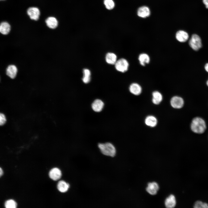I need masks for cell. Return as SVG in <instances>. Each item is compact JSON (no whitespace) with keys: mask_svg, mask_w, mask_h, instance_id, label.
<instances>
[{"mask_svg":"<svg viewBox=\"0 0 208 208\" xmlns=\"http://www.w3.org/2000/svg\"><path fill=\"white\" fill-rule=\"evenodd\" d=\"M57 188L60 192L64 193L67 191L70 187L69 184L64 181H60L58 183Z\"/></svg>","mask_w":208,"mask_h":208,"instance_id":"obj_16","label":"cell"},{"mask_svg":"<svg viewBox=\"0 0 208 208\" xmlns=\"http://www.w3.org/2000/svg\"><path fill=\"white\" fill-rule=\"evenodd\" d=\"M104 106V103L100 99L95 100L92 104V109L96 112H99L102 111Z\"/></svg>","mask_w":208,"mask_h":208,"instance_id":"obj_9","label":"cell"},{"mask_svg":"<svg viewBox=\"0 0 208 208\" xmlns=\"http://www.w3.org/2000/svg\"><path fill=\"white\" fill-rule=\"evenodd\" d=\"M83 76L82 78L83 81L85 83H88L90 80V71L88 69H84L83 70Z\"/></svg>","mask_w":208,"mask_h":208,"instance_id":"obj_22","label":"cell"},{"mask_svg":"<svg viewBox=\"0 0 208 208\" xmlns=\"http://www.w3.org/2000/svg\"><path fill=\"white\" fill-rule=\"evenodd\" d=\"M152 102L155 104H159L162 100L161 94L158 91H155L152 93Z\"/></svg>","mask_w":208,"mask_h":208,"instance_id":"obj_18","label":"cell"},{"mask_svg":"<svg viewBox=\"0 0 208 208\" xmlns=\"http://www.w3.org/2000/svg\"><path fill=\"white\" fill-rule=\"evenodd\" d=\"M150 14V11L148 7L143 6L140 7L138 10L137 14L141 18H145L149 16Z\"/></svg>","mask_w":208,"mask_h":208,"instance_id":"obj_13","label":"cell"},{"mask_svg":"<svg viewBox=\"0 0 208 208\" xmlns=\"http://www.w3.org/2000/svg\"><path fill=\"white\" fill-rule=\"evenodd\" d=\"M205 68L206 71L208 73V63L205 64Z\"/></svg>","mask_w":208,"mask_h":208,"instance_id":"obj_28","label":"cell"},{"mask_svg":"<svg viewBox=\"0 0 208 208\" xmlns=\"http://www.w3.org/2000/svg\"><path fill=\"white\" fill-rule=\"evenodd\" d=\"M104 3L106 8L108 10H112L114 7V3L112 0H104Z\"/></svg>","mask_w":208,"mask_h":208,"instance_id":"obj_25","label":"cell"},{"mask_svg":"<svg viewBox=\"0 0 208 208\" xmlns=\"http://www.w3.org/2000/svg\"><path fill=\"white\" fill-rule=\"evenodd\" d=\"M170 103L171 106L173 108L175 109H180L183 107L184 101L181 97L175 96L171 98Z\"/></svg>","mask_w":208,"mask_h":208,"instance_id":"obj_5","label":"cell"},{"mask_svg":"<svg viewBox=\"0 0 208 208\" xmlns=\"http://www.w3.org/2000/svg\"><path fill=\"white\" fill-rule=\"evenodd\" d=\"M203 2L205 5L206 8L208 9V0H203Z\"/></svg>","mask_w":208,"mask_h":208,"instance_id":"obj_27","label":"cell"},{"mask_svg":"<svg viewBox=\"0 0 208 208\" xmlns=\"http://www.w3.org/2000/svg\"><path fill=\"white\" fill-rule=\"evenodd\" d=\"M176 38L177 40L179 42H185L188 39L189 35L186 31L180 30L178 31L176 33Z\"/></svg>","mask_w":208,"mask_h":208,"instance_id":"obj_11","label":"cell"},{"mask_svg":"<svg viewBox=\"0 0 208 208\" xmlns=\"http://www.w3.org/2000/svg\"><path fill=\"white\" fill-rule=\"evenodd\" d=\"M176 200L175 196L171 194L166 198L165 201L166 207L168 208H172L175 207L176 205Z\"/></svg>","mask_w":208,"mask_h":208,"instance_id":"obj_12","label":"cell"},{"mask_svg":"<svg viewBox=\"0 0 208 208\" xmlns=\"http://www.w3.org/2000/svg\"><path fill=\"white\" fill-rule=\"evenodd\" d=\"M17 72V67L13 65L9 66L6 70L7 75L12 79H14L16 77Z\"/></svg>","mask_w":208,"mask_h":208,"instance_id":"obj_14","label":"cell"},{"mask_svg":"<svg viewBox=\"0 0 208 208\" xmlns=\"http://www.w3.org/2000/svg\"><path fill=\"white\" fill-rule=\"evenodd\" d=\"M206 83H207V85L208 86V80L207 81Z\"/></svg>","mask_w":208,"mask_h":208,"instance_id":"obj_30","label":"cell"},{"mask_svg":"<svg viewBox=\"0 0 208 208\" xmlns=\"http://www.w3.org/2000/svg\"><path fill=\"white\" fill-rule=\"evenodd\" d=\"M47 26L51 29L56 28L58 25V21L56 19L53 17H48L46 20Z\"/></svg>","mask_w":208,"mask_h":208,"instance_id":"obj_19","label":"cell"},{"mask_svg":"<svg viewBox=\"0 0 208 208\" xmlns=\"http://www.w3.org/2000/svg\"><path fill=\"white\" fill-rule=\"evenodd\" d=\"M190 127L193 132L198 134L203 133L206 128L205 121L199 117H196L193 119L191 123Z\"/></svg>","mask_w":208,"mask_h":208,"instance_id":"obj_1","label":"cell"},{"mask_svg":"<svg viewBox=\"0 0 208 208\" xmlns=\"http://www.w3.org/2000/svg\"><path fill=\"white\" fill-rule=\"evenodd\" d=\"M98 146L101 153L105 155L114 157L116 155V148L113 145L110 143H99Z\"/></svg>","mask_w":208,"mask_h":208,"instance_id":"obj_2","label":"cell"},{"mask_svg":"<svg viewBox=\"0 0 208 208\" xmlns=\"http://www.w3.org/2000/svg\"><path fill=\"white\" fill-rule=\"evenodd\" d=\"M117 56L113 53H108L106 54L105 60L106 62L111 64H114L117 61Z\"/></svg>","mask_w":208,"mask_h":208,"instance_id":"obj_20","label":"cell"},{"mask_svg":"<svg viewBox=\"0 0 208 208\" xmlns=\"http://www.w3.org/2000/svg\"><path fill=\"white\" fill-rule=\"evenodd\" d=\"M138 59L140 64L143 66L149 63L150 60V57L148 54L144 53L140 54Z\"/></svg>","mask_w":208,"mask_h":208,"instance_id":"obj_15","label":"cell"},{"mask_svg":"<svg viewBox=\"0 0 208 208\" xmlns=\"http://www.w3.org/2000/svg\"><path fill=\"white\" fill-rule=\"evenodd\" d=\"M16 206V203L12 199L7 200L5 203V206L6 208H15Z\"/></svg>","mask_w":208,"mask_h":208,"instance_id":"obj_23","label":"cell"},{"mask_svg":"<svg viewBox=\"0 0 208 208\" xmlns=\"http://www.w3.org/2000/svg\"><path fill=\"white\" fill-rule=\"evenodd\" d=\"M62 172L58 168H52L49 172V176L50 178L54 181L60 179L62 176Z\"/></svg>","mask_w":208,"mask_h":208,"instance_id":"obj_8","label":"cell"},{"mask_svg":"<svg viewBox=\"0 0 208 208\" xmlns=\"http://www.w3.org/2000/svg\"><path fill=\"white\" fill-rule=\"evenodd\" d=\"M159 187L158 184L156 182L149 183L146 190V191L151 195H155L159 190Z\"/></svg>","mask_w":208,"mask_h":208,"instance_id":"obj_7","label":"cell"},{"mask_svg":"<svg viewBox=\"0 0 208 208\" xmlns=\"http://www.w3.org/2000/svg\"><path fill=\"white\" fill-rule=\"evenodd\" d=\"M194 207L195 208H208V204L200 201H197L195 203Z\"/></svg>","mask_w":208,"mask_h":208,"instance_id":"obj_24","label":"cell"},{"mask_svg":"<svg viewBox=\"0 0 208 208\" xmlns=\"http://www.w3.org/2000/svg\"><path fill=\"white\" fill-rule=\"evenodd\" d=\"M115 65V68L117 71L124 73L128 70L129 64L127 60L122 58L117 61Z\"/></svg>","mask_w":208,"mask_h":208,"instance_id":"obj_4","label":"cell"},{"mask_svg":"<svg viewBox=\"0 0 208 208\" xmlns=\"http://www.w3.org/2000/svg\"><path fill=\"white\" fill-rule=\"evenodd\" d=\"M27 13L31 19L36 21L39 19L40 12L37 8L31 7L28 9Z\"/></svg>","mask_w":208,"mask_h":208,"instance_id":"obj_6","label":"cell"},{"mask_svg":"<svg viewBox=\"0 0 208 208\" xmlns=\"http://www.w3.org/2000/svg\"><path fill=\"white\" fill-rule=\"evenodd\" d=\"M3 172L1 168H0V176L1 177L3 174Z\"/></svg>","mask_w":208,"mask_h":208,"instance_id":"obj_29","label":"cell"},{"mask_svg":"<svg viewBox=\"0 0 208 208\" xmlns=\"http://www.w3.org/2000/svg\"><path fill=\"white\" fill-rule=\"evenodd\" d=\"M189 44L191 48L196 51L198 50L202 46L201 38L196 34L192 35L189 41Z\"/></svg>","mask_w":208,"mask_h":208,"instance_id":"obj_3","label":"cell"},{"mask_svg":"<svg viewBox=\"0 0 208 208\" xmlns=\"http://www.w3.org/2000/svg\"><path fill=\"white\" fill-rule=\"evenodd\" d=\"M10 30V26L8 23L6 22L1 23L0 26V31L4 35L8 34Z\"/></svg>","mask_w":208,"mask_h":208,"instance_id":"obj_21","label":"cell"},{"mask_svg":"<svg viewBox=\"0 0 208 208\" xmlns=\"http://www.w3.org/2000/svg\"><path fill=\"white\" fill-rule=\"evenodd\" d=\"M145 122L148 126L154 127L157 125V118L155 116H149L145 118Z\"/></svg>","mask_w":208,"mask_h":208,"instance_id":"obj_17","label":"cell"},{"mask_svg":"<svg viewBox=\"0 0 208 208\" xmlns=\"http://www.w3.org/2000/svg\"><path fill=\"white\" fill-rule=\"evenodd\" d=\"M129 90L130 92L133 95H138L141 93L142 89L141 87L139 84L133 83L130 85Z\"/></svg>","mask_w":208,"mask_h":208,"instance_id":"obj_10","label":"cell"},{"mask_svg":"<svg viewBox=\"0 0 208 208\" xmlns=\"http://www.w3.org/2000/svg\"><path fill=\"white\" fill-rule=\"evenodd\" d=\"M6 121V118L4 114L1 113L0 115V124L1 125H4Z\"/></svg>","mask_w":208,"mask_h":208,"instance_id":"obj_26","label":"cell"}]
</instances>
